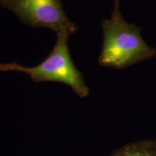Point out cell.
<instances>
[{"mask_svg":"<svg viewBox=\"0 0 156 156\" xmlns=\"http://www.w3.org/2000/svg\"><path fill=\"white\" fill-rule=\"evenodd\" d=\"M103 48L98 58L102 67L125 69L138 62L156 56V48L148 46L141 36V28L129 23L119 9V0H115L110 19L102 22Z\"/></svg>","mask_w":156,"mask_h":156,"instance_id":"1","label":"cell"},{"mask_svg":"<svg viewBox=\"0 0 156 156\" xmlns=\"http://www.w3.org/2000/svg\"><path fill=\"white\" fill-rule=\"evenodd\" d=\"M69 34H56V41L47 57L38 65L26 67L12 62L0 64V72L17 71L27 74L34 83L58 82L68 85L80 98H85L89 88L80 72L77 69L70 56L68 47Z\"/></svg>","mask_w":156,"mask_h":156,"instance_id":"2","label":"cell"},{"mask_svg":"<svg viewBox=\"0 0 156 156\" xmlns=\"http://www.w3.org/2000/svg\"><path fill=\"white\" fill-rule=\"evenodd\" d=\"M0 5L34 28L51 29L56 34L71 35L78 30L77 25L68 18L60 0H0Z\"/></svg>","mask_w":156,"mask_h":156,"instance_id":"3","label":"cell"},{"mask_svg":"<svg viewBox=\"0 0 156 156\" xmlns=\"http://www.w3.org/2000/svg\"><path fill=\"white\" fill-rule=\"evenodd\" d=\"M112 156H156L153 141H142L124 145Z\"/></svg>","mask_w":156,"mask_h":156,"instance_id":"4","label":"cell"},{"mask_svg":"<svg viewBox=\"0 0 156 156\" xmlns=\"http://www.w3.org/2000/svg\"><path fill=\"white\" fill-rule=\"evenodd\" d=\"M153 145L154 146V148H155V150L156 151V140L153 141Z\"/></svg>","mask_w":156,"mask_h":156,"instance_id":"5","label":"cell"}]
</instances>
